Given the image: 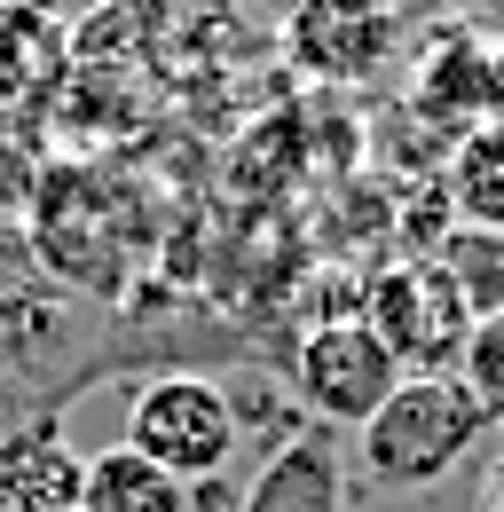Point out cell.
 Here are the masks:
<instances>
[{"label": "cell", "instance_id": "1", "mask_svg": "<svg viewBox=\"0 0 504 512\" xmlns=\"http://www.w3.org/2000/svg\"><path fill=\"white\" fill-rule=\"evenodd\" d=\"M150 197L142 182H126L95 158H56L32 190V213H24V245L32 260L56 276L63 292H95V300H119L134 260L150 245Z\"/></svg>", "mask_w": 504, "mask_h": 512}, {"label": "cell", "instance_id": "15", "mask_svg": "<svg viewBox=\"0 0 504 512\" xmlns=\"http://www.w3.org/2000/svg\"><path fill=\"white\" fill-rule=\"evenodd\" d=\"M457 379H465V394L489 410V426L504 434V316L473 323V339H465V355H457Z\"/></svg>", "mask_w": 504, "mask_h": 512}, {"label": "cell", "instance_id": "14", "mask_svg": "<svg viewBox=\"0 0 504 512\" xmlns=\"http://www.w3.org/2000/svg\"><path fill=\"white\" fill-rule=\"evenodd\" d=\"M40 174H48V158L32 142V119L24 111H0V221H24L32 213Z\"/></svg>", "mask_w": 504, "mask_h": 512}, {"label": "cell", "instance_id": "2", "mask_svg": "<svg viewBox=\"0 0 504 512\" xmlns=\"http://www.w3.org/2000/svg\"><path fill=\"white\" fill-rule=\"evenodd\" d=\"M489 434H497L489 410L465 394L457 371H410V379L386 394V410L363 426V473H371L378 489L418 497V489L457 481L489 449Z\"/></svg>", "mask_w": 504, "mask_h": 512}, {"label": "cell", "instance_id": "4", "mask_svg": "<svg viewBox=\"0 0 504 512\" xmlns=\"http://www.w3.org/2000/svg\"><path fill=\"white\" fill-rule=\"evenodd\" d=\"M402 379L410 371L394 363V347L363 316H315L300 331V347H292V402L308 410V426H323V434H339V426L363 434Z\"/></svg>", "mask_w": 504, "mask_h": 512}, {"label": "cell", "instance_id": "11", "mask_svg": "<svg viewBox=\"0 0 504 512\" xmlns=\"http://www.w3.org/2000/svg\"><path fill=\"white\" fill-rule=\"evenodd\" d=\"M87 512H197V497L134 442H103L87 449Z\"/></svg>", "mask_w": 504, "mask_h": 512}, {"label": "cell", "instance_id": "12", "mask_svg": "<svg viewBox=\"0 0 504 512\" xmlns=\"http://www.w3.org/2000/svg\"><path fill=\"white\" fill-rule=\"evenodd\" d=\"M449 213H465V229H504V119L457 134V158H449Z\"/></svg>", "mask_w": 504, "mask_h": 512}, {"label": "cell", "instance_id": "8", "mask_svg": "<svg viewBox=\"0 0 504 512\" xmlns=\"http://www.w3.org/2000/svg\"><path fill=\"white\" fill-rule=\"evenodd\" d=\"M426 119H441V127H489V119H504V64L489 40H473V32H441V48L426 56V71H418V95H410Z\"/></svg>", "mask_w": 504, "mask_h": 512}, {"label": "cell", "instance_id": "6", "mask_svg": "<svg viewBox=\"0 0 504 512\" xmlns=\"http://www.w3.org/2000/svg\"><path fill=\"white\" fill-rule=\"evenodd\" d=\"M284 56L331 87H355L394 56V8L386 0H308L284 24Z\"/></svg>", "mask_w": 504, "mask_h": 512}, {"label": "cell", "instance_id": "13", "mask_svg": "<svg viewBox=\"0 0 504 512\" xmlns=\"http://www.w3.org/2000/svg\"><path fill=\"white\" fill-rule=\"evenodd\" d=\"M434 260L457 276L473 316H504V229H449V245Z\"/></svg>", "mask_w": 504, "mask_h": 512}, {"label": "cell", "instance_id": "16", "mask_svg": "<svg viewBox=\"0 0 504 512\" xmlns=\"http://www.w3.org/2000/svg\"><path fill=\"white\" fill-rule=\"evenodd\" d=\"M252 8H260V24H276V32H284V24H292L308 0H252Z\"/></svg>", "mask_w": 504, "mask_h": 512}, {"label": "cell", "instance_id": "7", "mask_svg": "<svg viewBox=\"0 0 504 512\" xmlns=\"http://www.w3.org/2000/svg\"><path fill=\"white\" fill-rule=\"evenodd\" d=\"M0 512H87V457L63 418H32L0 442Z\"/></svg>", "mask_w": 504, "mask_h": 512}, {"label": "cell", "instance_id": "5", "mask_svg": "<svg viewBox=\"0 0 504 512\" xmlns=\"http://www.w3.org/2000/svg\"><path fill=\"white\" fill-rule=\"evenodd\" d=\"M363 323L394 347L402 371H457V355H465V339H473L481 316H473V300L457 292V276H449L434 253H418V260H394V268L371 276Z\"/></svg>", "mask_w": 504, "mask_h": 512}, {"label": "cell", "instance_id": "3", "mask_svg": "<svg viewBox=\"0 0 504 512\" xmlns=\"http://www.w3.org/2000/svg\"><path fill=\"white\" fill-rule=\"evenodd\" d=\"M119 442H134L150 465H166L189 497H205L237 465L245 418H237V394L221 379H205V371H150L134 386V402H126Z\"/></svg>", "mask_w": 504, "mask_h": 512}, {"label": "cell", "instance_id": "18", "mask_svg": "<svg viewBox=\"0 0 504 512\" xmlns=\"http://www.w3.org/2000/svg\"><path fill=\"white\" fill-rule=\"evenodd\" d=\"M497 64H504V48H497Z\"/></svg>", "mask_w": 504, "mask_h": 512}, {"label": "cell", "instance_id": "17", "mask_svg": "<svg viewBox=\"0 0 504 512\" xmlns=\"http://www.w3.org/2000/svg\"><path fill=\"white\" fill-rule=\"evenodd\" d=\"M489 512H504V457H497V473H489Z\"/></svg>", "mask_w": 504, "mask_h": 512}, {"label": "cell", "instance_id": "9", "mask_svg": "<svg viewBox=\"0 0 504 512\" xmlns=\"http://www.w3.org/2000/svg\"><path fill=\"white\" fill-rule=\"evenodd\" d=\"M237 512H347V457L323 426H300L292 442H276L252 473Z\"/></svg>", "mask_w": 504, "mask_h": 512}, {"label": "cell", "instance_id": "10", "mask_svg": "<svg viewBox=\"0 0 504 512\" xmlns=\"http://www.w3.org/2000/svg\"><path fill=\"white\" fill-rule=\"evenodd\" d=\"M63 79V24L40 0H0V111H32Z\"/></svg>", "mask_w": 504, "mask_h": 512}]
</instances>
